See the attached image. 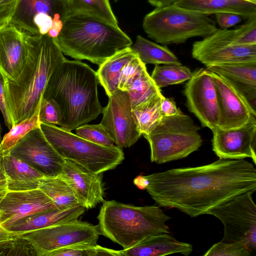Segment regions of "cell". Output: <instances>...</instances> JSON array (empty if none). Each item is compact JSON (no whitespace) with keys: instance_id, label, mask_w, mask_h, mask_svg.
<instances>
[{"instance_id":"obj_1","label":"cell","mask_w":256,"mask_h":256,"mask_svg":"<svg viewBox=\"0 0 256 256\" xmlns=\"http://www.w3.org/2000/svg\"><path fill=\"white\" fill-rule=\"evenodd\" d=\"M142 178V190L159 206L192 218L208 214L216 206L256 190V169L244 159L219 158L206 165L172 168Z\"/></svg>"},{"instance_id":"obj_2","label":"cell","mask_w":256,"mask_h":256,"mask_svg":"<svg viewBox=\"0 0 256 256\" xmlns=\"http://www.w3.org/2000/svg\"><path fill=\"white\" fill-rule=\"evenodd\" d=\"M27 56L20 74L4 82V88L13 126L32 116L40 107L48 82L66 58L48 35L24 32Z\"/></svg>"},{"instance_id":"obj_3","label":"cell","mask_w":256,"mask_h":256,"mask_svg":"<svg viewBox=\"0 0 256 256\" xmlns=\"http://www.w3.org/2000/svg\"><path fill=\"white\" fill-rule=\"evenodd\" d=\"M96 72L78 60L62 62L50 76L43 98L58 104L62 128L72 131L96 119L103 108L98 99Z\"/></svg>"},{"instance_id":"obj_4","label":"cell","mask_w":256,"mask_h":256,"mask_svg":"<svg viewBox=\"0 0 256 256\" xmlns=\"http://www.w3.org/2000/svg\"><path fill=\"white\" fill-rule=\"evenodd\" d=\"M54 40L63 54L99 66L132 44L119 26L80 13L70 14L63 20L62 28Z\"/></svg>"},{"instance_id":"obj_5","label":"cell","mask_w":256,"mask_h":256,"mask_svg":"<svg viewBox=\"0 0 256 256\" xmlns=\"http://www.w3.org/2000/svg\"><path fill=\"white\" fill-rule=\"evenodd\" d=\"M98 216L100 234L130 248L150 236L170 234L166 224L171 218L160 206H138L114 200L104 201Z\"/></svg>"},{"instance_id":"obj_6","label":"cell","mask_w":256,"mask_h":256,"mask_svg":"<svg viewBox=\"0 0 256 256\" xmlns=\"http://www.w3.org/2000/svg\"><path fill=\"white\" fill-rule=\"evenodd\" d=\"M142 27L150 38L165 46L184 43L191 38H204L218 29L208 15L174 3L156 7L146 14Z\"/></svg>"},{"instance_id":"obj_7","label":"cell","mask_w":256,"mask_h":256,"mask_svg":"<svg viewBox=\"0 0 256 256\" xmlns=\"http://www.w3.org/2000/svg\"><path fill=\"white\" fill-rule=\"evenodd\" d=\"M200 128L188 115L182 113L162 117L148 134L142 135L150 148V160L162 164L188 156L202 142Z\"/></svg>"},{"instance_id":"obj_8","label":"cell","mask_w":256,"mask_h":256,"mask_svg":"<svg viewBox=\"0 0 256 256\" xmlns=\"http://www.w3.org/2000/svg\"><path fill=\"white\" fill-rule=\"evenodd\" d=\"M46 139L64 160H70L94 173L113 170L124 158L122 148L92 142L54 124L40 123Z\"/></svg>"},{"instance_id":"obj_9","label":"cell","mask_w":256,"mask_h":256,"mask_svg":"<svg viewBox=\"0 0 256 256\" xmlns=\"http://www.w3.org/2000/svg\"><path fill=\"white\" fill-rule=\"evenodd\" d=\"M253 192H246L212 209L224 227L221 241L240 242L252 252L256 250V206Z\"/></svg>"},{"instance_id":"obj_10","label":"cell","mask_w":256,"mask_h":256,"mask_svg":"<svg viewBox=\"0 0 256 256\" xmlns=\"http://www.w3.org/2000/svg\"><path fill=\"white\" fill-rule=\"evenodd\" d=\"M100 235L98 225L78 220L24 233L19 236L32 246L37 256L74 246H96Z\"/></svg>"},{"instance_id":"obj_11","label":"cell","mask_w":256,"mask_h":256,"mask_svg":"<svg viewBox=\"0 0 256 256\" xmlns=\"http://www.w3.org/2000/svg\"><path fill=\"white\" fill-rule=\"evenodd\" d=\"M184 92L188 108L196 116L202 126L212 130L218 128L220 110L216 88L211 72L204 68L194 70L186 83Z\"/></svg>"},{"instance_id":"obj_12","label":"cell","mask_w":256,"mask_h":256,"mask_svg":"<svg viewBox=\"0 0 256 256\" xmlns=\"http://www.w3.org/2000/svg\"><path fill=\"white\" fill-rule=\"evenodd\" d=\"M132 110L128 92L120 89L108 96V104L102 110L100 124L122 149L134 145L142 135Z\"/></svg>"},{"instance_id":"obj_13","label":"cell","mask_w":256,"mask_h":256,"mask_svg":"<svg viewBox=\"0 0 256 256\" xmlns=\"http://www.w3.org/2000/svg\"><path fill=\"white\" fill-rule=\"evenodd\" d=\"M68 14V0H20L10 24L30 35H48L54 20Z\"/></svg>"},{"instance_id":"obj_14","label":"cell","mask_w":256,"mask_h":256,"mask_svg":"<svg viewBox=\"0 0 256 256\" xmlns=\"http://www.w3.org/2000/svg\"><path fill=\"white\" fill-rule=\"evenodd\" d=\"M8 153L28 163L45 176L59 175L64 161L46 139L40 127L28 133Z\"/></svg>"},{"instance_id":"obj_15","label":"cell","mask_w":256,"mask_h":256,"mask_svg":"<svg viewBox=\"0 0 256 256\" xmlns=\"http://www.w3.org/2000/svg\"><path fill=\"white\" fill-rule=\"evenodd\" d=\"M212 150L220 158L240 160L250 158L256 164V116H251L242 126L212 130Z\"/></svg>"},{"instance_id":"obj_16","label":"cell","mask_w":256,"mask_h":256,"mask_svg":"<svg viewBox=\"0 0 256 256\" xmlns=\"http://www.w3.org/2000/svg\"><path fill=\"white\" fill-rule=\"evenodd\" d=\"M54 209L52 200L39 188L8 190L0 205V225L8 230L24 218Z\"/></svg>"},{"instance_id":"obj_17","label":"cell","mask_w":256,"mask_h":256,"mask_svg":"<svg viewBox=\"0 0 256 256\" xmlns=\"http://www.w3.org/2000/svg\"><path fill=\"white\" fill-rule=\"evenodd\" d=\"M59 175L71 188L79 204L86 209L104 201L102 172H92L74 162L64 160Z\"/></svg>"},{"instance_id":"obj_18","label":"cell","mask_w":256,"mask_h":256,"mask_svg":"<svg viewBox=\"0 0 256 256\" xmlns=\"http://www.w3.org/2000/svg\"><path fill=\"white\" fill-rule=\"evenodd\" d=\"M211 74L216 88L220 110L219 128H237L245 124L251 116H256V111L247 100L227 81L214 73L211 72Z\"/></svg>"},{"instance_id":"obj_19","label":"cell","mask_w":256,"mask_h":256,"mask_svg":"<svg viewBox=\"0 0 256 256\" xmlns=\"http://www.w3.org/2000/svg\"><path fill=\"white\" fill-rule=\"evenodd\" d=\"M192 57L206 66L222 64L256 62V44L230 45L214 42L206 36L195 42Z\"/></svg>"},{"instance_id":"obj_20","label":"cell","mask_w":256,"mask_h":256,"mask_svg":"<svg viewBox=\"0 0 256 256\" xmlns=\"http://www.w3.org/2000/svg\"><path fill=\"white\" fill-rule=\"evenodd\" d=\"M26 56L24 32L10 23L0 28V72L4 82L18 76Z\"/></svg>"},{"instance_id":"obj_21","label":"cell","mask_w":256,"mask_h":256,"mask_svg":"<svg viewBox=\"0 0 256 256\" xmlns=\"http://www.w3.org/2000/svg\"><path fill=\"white\" fill-rule=\"evenodd\" d=\"M206 67L227 81L256 111V62L216 64Z\"/></svg>"},{"instance_id":"obj_22","label":"cell","mask_w":256,"mask_h":256,"mask_svg":"<svg viewBox=\"0 0 256 256\" xmlns=\"http://www.w3.org/2000/svg\"><path fill=\"white\" fill-rule=\"evenodd\" d=\"M192 250L190 244L164 233L149 236L130 248L120 250V256H164L173 254L188 256Z\"/></svg>"},{"instance_id":"obj_23","label":"cell","mask_w":256,"mask_h":256,"mask_svg":"<svg viewBox=\"0 0 256 256\" xmlns=\"http://www.w3.org/2000/svg\"><path fill=\"white\" fill-rule=\"evenodd\" d=\"M86 209L78 204L66 209H54L40 212L18 220L8 230L19 236L29 232L76 220L84 213Z\"/></svg>"},{"instance_id":"obj_24","label":"cell","mask_w":256,"mask_h":256,"mask_svg":"<svg viewBox=\"0 0 256 256\" xmlns=\"http://www.w3.org/2000/svg\"><path fill=\"white\" fill-rule=\"evenodd\" d=\"M2 154L8 190L20 191L38 188L44 176L42 173L8 152Z\"/></svg>"},{"instance_id":"obj_25","label":"cell","mask_w":256,"mask_h":256,"mask_svg":"<svg viewBox=\"0 0 256 256\" xmlns=\"http://www.w3.org/2000/svg\"><path fill=\"white\" fill-rule=\"evenodd\" d=\"M174 4L207 15L229 12L248 19L256 17V4L244 0H176Z\"/></svg>"},{"instance_id":"obj_26","label":"cell","mask_w":256,"mask_h":256,"mask_svg":"<svg viewBox=\"0 0 256 256\" xmlns=\"http://www.w3.org/2000/svg\"><path fill=\"white\" fill-rule=\"evenodd\" d=\"M136 55L130 46L116 52L100 66L96 72L98 80L108 96L118 89L123 68Z\"/></svg>"},{"instance_id":"obj_27","label":"cell","mask_w":256,"mask_h":256,"mask_svg":"<svg viewBox=\"0 0 256 256\" xmlns=\"http://www.w3.org/2000/svg\"><path fill=\"white\" fill-rule=\"evenodd\" d=\"M140 61L145 65L154 64H180L176 56L166 46H162L138 35L130 46Z\"/></svg>"},{"instance_id":"obj_28","label":"cell","mask_w":256,"mask_h":256,"mask_svg":"<svg viewBox=\"0 0 256 256\" xmlns=\"http://www.w3.org/2000/svg\"><path fill=\"white\" fill-rule=\"evenodd\" d=\"M38 188L52 200L56 209H66L80 204L71 188L60 175L44 176Z\"/></svg>"},{"instance_id":"obj_29","label":"cell","mask_w":256,"mask_h":256,"mask_svg":"<svg viewBox=\"0 0 256 256\" xmlns=\"http://www.w3.org/2000/svg\"><path fill=\"white\" fill-rule=\"evenodd\" d=\"M210 40L230 45L256 44V17L234 30L218 28L207 36Z\"/></svg>"},{"instance_id":"obj_30","label":"cell","mask_w":256,"mask_h":256,"mask_svg":"<svg viewBox=\"0 0 256 256\" xmlns=\"http://www.w3.org/2000/svg\"><path fill=\"white\" fill-rule=\"evenodd\" d=\"M68 3L69 14L80 13L90 15L118 26L109 0H68Z\"/></svg>"},{"instance_id":"obj_31","label":"cell","mask_w":256,"mask_h":256,"mask_svg":"<svg viewBox=\"0 0 256 256\" xmlns=\"http://www.w3.org/2000/svg\"><path fill=\"white\" fill-rule=\"evenodd\" d=\"M162 96H157L132 108V114L142 134L150 132L162 118L160 108Z\"/></svg>"},{"instance_id":"obj_32","label":"cell","mask_w":256,"mask_h":256,"mask_svg":"<svg viewBox=\"0 0 256 256\" xmlns=\"http://www.w3.org/2000/svg\"><path fill=\"white\" fill-rule=\"evenodd\" d=\"M126 91L130 96L132 108L142 104L155 96L162 94L146 68H144Z\"/></svg>"},{"instance_id":"obj_33","label":"cell","mask_w":256,"mask_h":256,"mask_svg":"<svg viewBox=\"0 0 256 256\" xmlns=\"http://www.w3.org/2000/svg\"><path fill=\"white\" fill-rule=\"evenodd\" d=\"M192 76L190 69L180 64L156 65L151 77L159 88L181 84Z\"/></svg>"},{"instance_id":"obj_34","label":"cell","mask_w":256,"mask_h":256,"mask_svg":"<svg viewBox=\"0 0 256 256\" xmlns=\"http://www.w3.org/2000/svg\"><path fill=\"white\" fill-rule=\"evenodd\" d=\"M39 110L40 107L32 116L14 125L5 134L0 144V150L3 154L8 152L30 132L40 127Z\"/></svg>"},{"instance_id":"obj_35","label":"cell","mask_w":256,"mask_h":256,"mask_svg":"<svg viewBox=\"0 0 256 256\" xmlns=\"http://www.w3.org/2000/svg\"><path fill=\"white\" fill-rule=\"evenodd\" d=\"M0 256H37L30 243L20 236L14 239L0 241Z\"/></svg>"},{"instance_id":"obj_36","label":"cell","mask_w":256,"mask_h":256,"mask_svg":"<svg viewBox=\"0 0 256 256\" xmlns=\"http://www.w3.org/2000/svg\"><path fill=\"white\" fill-rule=\"evenodd\" d=\"M75 130L76 134L92 142L104 146H114V142L100 124H85Z\"/></svg>"},{"instance_id":"obj_37","label":"cell","mask_w":256,"mask_h":256,"mask_svg":"<svg viewBox=\"0 0 256 256\" xmlns=\"http://www.w3.org/2000/svg\"><path fill=\"white\" fill-rule=\"evenodd\" d=\"M252 252L238 242H224L221 240L213 244L204 256H251Z\"/></svg>"},{"instance_id":"obj_38","label":"cell","mask_w":256,"mask_h":256,"mask_svg":"<svg viewBox=\"0 0 256 256\" xmlns=\"http://www.w3.org/2000/svg\"><path fill=\"white\" fill-rule=\"evenodd\" d=\"M146 68L138 55L128 62L123 68L118 84V89L126 91L134 79Z\"/></svg>"},{"instance_id":"obj_39","label":"cell","mask_w":256,"mask_h":256,"mask_svg":"<svg viewBox=\"0 0 256 256\" xmlns=\"http://www.w3.org/2000/svg\"><path fill=\"white\" fill-rule=\"evenodd\" d=\"M38 118L40 123L60 125L61 114L56 103L52 99L42 98L40 104Z\"/></svg>"},{"instance_id":"obj_40","label":"cell","mask_w":256,"mask_h":256,"mask_svg":"<svg viewBox=\"0 0 256 256\" xmlns=\"http://www.w3.org/2000/svg\"><path fill=\"white\" fill-rule=\"evenodd\" d=\"M100 246L78 245L51 252L48 256H99Z\"/></svg>"},{"instance_id":"obj_41","label":"cell","mask_w":256,"mask_h":256,"mask_svg":"<svg viewBox=\"0 0 256 256\" xmlns=\"http://www.w3.org/2000/svg\"><path fill=\"white\" fill-rule=\"evenodd\" d=\"M20 0H0V28L10 23Z\"/></svg>"},{"instance_id":"obj_42","label":"cell","mask_w":256,"mask_h":256,"mask_svg":"<svg viewBox=\"0 0 256 256\" xmlns=\"http://www.w3.org/2000/svg\"><path fill=\"white\" fill-rule=\"evenodd\" d=\"M215 14L216 22L222 29H228L242 20L241 16L232 12H222Z\"/></svg>"},{"instance_id":"obj_43","label":"cell","mask_w":256,"mask_h":256,"mask_svg":"<svg viewBox=\"0 0 256 256\" xmlns=\"http://www.w3.org/2000/svg\"><path fill=\"white\" fill-rule=\"evenodd\" d=\"M4 84V80L0 72V110L2 113L6 126L10 130L13 126V124L8 109Z\"/></svg>"},{"instance_id":"obj_44","label":"cell","mask_w":256,"mask_h":256,"mask_svg":"<svg viewBox=\"0 0 256 256\" xmlns=\"http://www.w3.org/2000/svg\"><path fill=\"white\" fill-rule=\"evenodd\" d=\"M160 108L163 117L172 116L182 112L177 108L172 98H166L164 96L161 98Z\"/></svg>"},{"instance_id":"obj_45","label":"cell","mask_w":256,"mask_h":256,"mask_svg":"<svg viewBox=\"0 0 256 256\" xmlns=\"http://www.w3.org/2000/svg\"><path fill=\"white\" fill-rule=\"evenodd\" d=\"M8 190V186L4 164L3 154L0 150V190Z\"/></svg>"},{"instance_id":"obj_46","label":"cell","mask_w":256,"mask_h":256,"mask_svg":"<svg viewBox=\"0 0 256 256\" xmlns=\"http://www.w3.org/2000/svg\"><path fill=\"white\" fill-rule=\"evenodd\" d=\"M18 236L16 233L10 231L0 225V241L14 239Z\"/></svg>"},{"instance_id":"obj_47","label":"cell","mask_w":256,"mask_h":256,"mask_svg":"<svg viewBox=\"0 0 256 256\" xmlns=\"http://www.w3.org/2000/svg\"><path fill=\"white\" fill-rule=\"evenodd\" d=\"M152 6L155 7H160L174 3L176 0H147Z\"/></svg>"},{"instance_id":"obj_48","label":"cell","mask_w":256,"mask_h":256,"mask_svg":"<svg viewBox=\"0 0 256 256\" xmlns=\"http://www.w3.org/2000/svg\"><path fill=\"white\" fill-rule=\"evenodd\" d=\"M8 190H0V205L2 202V201L7 192Z\"/></svg>"},{"instance_id":"obj_49","label":"cell","mask_w":256,"mask_h":256,"mask_svg":"<svg viewBox=\"0 0 256 256\" xmlns=\"http://www.w3.org/2000/svg\"><path fill=\"white\" fill-rule=\"evenodd\" d=\"M2 128L1 124H0V144L2 140Z\"/></svg>"},{"instance_id":"obj_50","label":"cell","mask_w":256,"mask_h":256,"mask_svg":"<svg viewBox=\"0 0 256 256\" xmlns=\"http://www.w3.org/2000/svg\"><path fill=\"white\" fill-rule=\"evenodd\" d=\"M256 4V0H244Z\"/></svg>"},{"instance_id":"obj_51","label":"cell","mask_w":256,"mask_h":256,"mask_svg":"<svg viewBox=\"0 0 256 256\" xmlns=\"http://www.w3.org/2000/svg\"><path fill=\"white\" fill-rule=\"evenodd\" d=\"M118 0H115V1H117Z\"/></svg>"}]
</instances>
